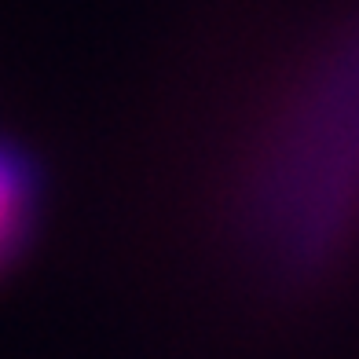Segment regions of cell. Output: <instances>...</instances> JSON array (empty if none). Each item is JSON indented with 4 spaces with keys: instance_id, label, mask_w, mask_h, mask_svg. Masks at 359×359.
Here are the masks:
<instances>
[{
    "instance_id": "1",
    "label": "cell",
    "mask_w": 359,
    "mask_h": 359,
    "mask_svg": "<svg viewBox=\"0 0 359 359\" xmlns=\"http://www.w3.org/2000/svg\"><path fill=\"white\" fill-rule=\"evenodd\" d=\"M235 224L260 268L316 283L359 242V15L293 70L238 161Z\"/></svg>"
}]
</instances>
